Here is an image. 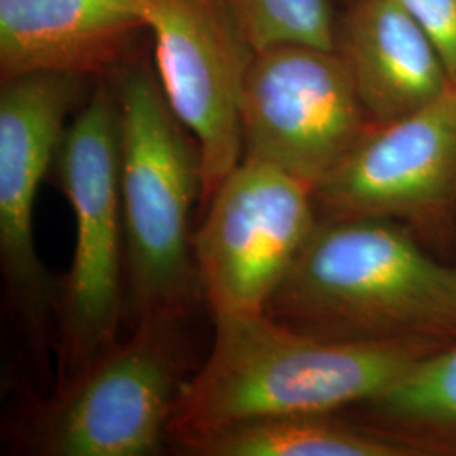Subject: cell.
Wrapping results in <instances>:
<instances>
[{
	"mask_svg": "<svg viewBox=\"0 0 456 456\" xmlns=\"http://www.w3.org/2000/svg\"><path fill=\"white\" fill-rule=\"evenodd\" d=\"M144 31L142 0H0V80L109 77L141 53Z\"/></svg>",
	"mask_w": 456,
	"mask_h": 456,
	"instance_id": "8fae6325",
	"label": "cell"
},
{
	"mask_svg": "<svg viewBox=\"0 0 456 456\" xmlns=\"http://www.w3.org/2000/svg\"><path fill=\"white\" fill-rule=\"evenodd\" d=\"M164 95L201 154L205 207L244 158L242 94L256 49L227 0H142Z\"/></svg>",
	"mask_w": 456,
	"mask_h": 456,
	"instance_id": "ba28073f",
	"label": "cell"
},
{
	"mask_svg": "<svg viewBox=\"0 0 456 456\" xmlns=\"http://www.w3.org/2000/svg\"><path fill=\"white\" fill-rule=\"evenodd\" d=\"M357 409L359 421L419 456L456 455V343L424 355L389 389Z\"/></svg>",
	"mask_w": 456,
	"mask_h": 456,
	"instance_id": "5bb4252c",
	"label": "cell"
},
{
	"mask_svg": "<svg viewBox=\"0 0 456 456\" xmlns=\"http://www.w3.org/2000/svg\"><path fill=\"white\" fill-rule=\"evenodd\" d=\"M195 456H419L411 446L335 412L235 424L183 448Z\"/></svg>",
	"mask_w": 456,
	"mask_h": 456,
	"instance_id": "4fadbf2b",
	"label": "cell"
},
{
	"mask_svg": "<svg viewBox=\"0 0 456 456\" xmlns=\"http://www.w3.org/2000/svg\"><path fill=\"white\" fill-rule=\"evenodd\" d=\"M345 2H348V0H345Z\"/></svg>",
	"mask_w": 456,
	"mask_h": 456,
	"instance_id": "e0dca14e",
	"label": "cell"
},
{
	"mask_svg": "<svg viewBox=\"0 0 456 456\" xmlns=\"http://www.w3.org/2000/svg\"><path fill=\"white\" fill-rule=\"evenodd\" d=\"M335 49L374 124L418 112L452 85L440 51L399 0H348Z\"/></svg>",
	"mask_w": 456,
	"mask_h": 456,
	"instance_id": "7c38bea8",
	"label": "cell"
},
{
	"mask_svg": "<svg viewBox=\"0 0 456 456\" xmlns=\"http://www.w3.org/2000/svg\"><path fill=\"white\" fill-rule=\"evenodd\" d=\"M372 124L337 49L279 43L254 53L242 94L244 158L316 188Z\"/></svg>",
	"mask_w": 456,
	"mask_h": 456,
	"instance_id": "52a82bcc",
	"label": "cell"
},
{
	"mask_svg": "<svg viewBox=\"0 0 456 456\" xmlns=\"http://www.w3.org/2000/svg\"><path fill=\"white\" fill-rule=\"evenodd\" d=\"M178 322L139 320L82 372L60 384L37 426V450L49 456L158 455L169 438L180 395Z\"/></svg>",
	"mask_w": 456,
	"mask_h": 456,
	"instance_id": "8992f818",
	"label": "cell"
},
{
	"mask_svg": "<svg viewBox=\"0 0 456 456\" xmlns=\"http://www.w3.org/2000/svg\"><path fill=\"white\" fill-rule=\"evenodd\" d=\"M414 17L435 46L456 83V0H399Z\"/></svg>",
	"mask_w": 456,
	"mask_h": 456,
	"instance_id": "2e32d148",
	"label": "cell"
},
{
	"mask_svg": "<svg viewBox=\"0 0 456 456\" xmlns=\"http://www.w3.org/2000/svg\"><path fill=\"white\" fill-rule=\"evenodd\" d=\"M264 314L331 342H456V267L391 218H320Z\"/></svg>",
	"mask_w": 456,
	"mask_h": 456,
	"instance_id": "7a4b0ae2",
	"label": "cell"
},
{
	"mask_svg": "<svg viewBox=\"0 0 456 456\" xmlns=\"http://www.w3.org/2000/svg\"><path fill=\"white\" fill-rule=\"evenodd\" d=\"M120 159V103L110 77H102L68 124L53 163L77 227L56 305L60 384L117 343L126 267Z\"/></svg>",
	"mask_w": 456,
	"mask_h": 456,
	"instance_id": "277c9868",
	"label": "cell"
},
{
	"mask_svg": "<svg viewBox=\"0 0 456 456\" xmlns=\"http://www.w3.org/2000/svg\"><path fill=\"white\" fill-rule=\"evenodd\" d=\"M95 80L28 73L0 80V264L9 294L33 337L56 313L54 286L34 244V205L53 167L68 118Z\"/></svg>",
	"mask_w": 456,
	"mask_h": 456,
	"instance_id": "9c48e42d",
	"label": "cell"
},
{
	"mask_svg": "<svg viewBox=\"0 0 456 456\" xmlns=\"http://www.w3.org/2000/svg\"><path fill=\"white\" fill-rule=\"evenodd\" d=\"M441 346L322 340L265 314L215 320L212 352L181 387L169 438L183 450L235 424L357 408Z\"/></svg>",
	"mask_w": 456,
	"mask_h": 456,
	"instance_id": "6da1fadb",
	"label": "cell"
},
{
	"mask_svg": "<svg viewBox=\"0 0 456 456\" xmlns=\"http://www.w3.org/2000/svg\"><path fill=\"white\" fill-rule=\"evenodd\" d=\"M205 207L193 256L213 320L264 314L320 220L314 188L242 158Z\"/></svg>",
	"mask_w": 456,
	"mask_h": 456,
	"instance_id": "5b68a950",
	"label": "cell"
},
{
	"mask_svg": "<svg viewBox=\"0 0 456 456\" xmlns=\"http://www.w3.org/2000/svg\"><path fill=\"white\" fill-rule=\"evenodd\" d=\"M141 51L110 77L120 103L126 271L139 320L181 318L201 294L190 215L203 193L201 154Z\"/></svg>",
	"mask_w": 456,
	"mask_h": 456,
	"instance_id": "3957f363",
	"label": "cell"
},
{
	"mask_svg": "<svg viewBox=\"0 0 456 456\" xmlns=\"http://www.w3.org/2000/svg\"><path fill=\"white\" fill-rule=\"evenodd\" d=\"M456 193V83L414 114L372 124L314 188L320 218L424 220Z\"/></svg>",
	"mask_w": 456,
	"mask_h": 456,
	"instance_id": "30bf717a",
	"label": "cell"
},
{
	"mask_svg": "<svg viewBox=\"0 0 456 456\" xmlns=\"http://www.w3.org/2000/svg\"><path fill=\"white\" fill-rule=\"evenodd\" d=\"M252 48L303 43L335 49L337 14L330 0H227Z\"/></svg>",
	"mask_w": 456,
	"mask_h": 456,
	"instance_id": "9a60e30c",
	"label": "cell"
}]
</instances>
